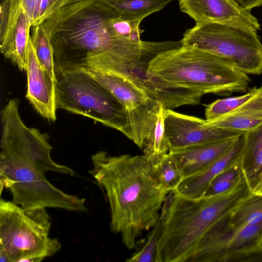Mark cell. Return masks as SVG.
<instances>
[{"instance_id": "1", "label": "cell", "mask_w": 262, "mask_h": 262, "mask_svg": "<svg viewBox=\"0 0 262 262\" xmlns=\"http://www.w3.org/2000/svg\"><path fill=\"white\" fill-rule=\"evenodd\" d=\"M19 104L18 99H11L1 111V193L8 189L12 201L25 209L86 211L84 199L64 192L46 178L48 171L71 176L75 171L53 160L49 136L26 125Z\"/></svg>"}, {"instance_id": "2", "label": "cell", "mask_w": 262, "mask_h": 262, "mask_svg": "<svg viewBox=\"0 0 262 262\" xmlns=\"http://www.w3.org/2000/svg\"><path fill=\"white\" fill-rule=\"evenodd\" d=\"M91 160L90 173L104 189L109 203L111 230L120 234L124 245L132 249L157 223L169 192L143 154L111 156L99 151Z\"/></svg>"}, {"instance_id": "3", "label": "cell", "mask_w": 262, "mask_h": 262, "mask_svg": "<svg viewBox=\"0 0 262 262\" xmlns=\"http://www.w3.org/2000/svg\"><path fill=\"white\" fill-rule=\"evenodd\" d=\"M118 12L98 0H70L42 25L53 49L56 75L81 71L92 57L139 45L119 36L111 19Z\"/></svg>"}, {"instance_id": "4", "label": "cell", "mask_w": 262, "mask_h": 262, "mask_svg": "<svg viewBox=\"0 0 262 262\" xmlns=\"http://www.w3.org/2000/svg\"><path fill=\"white\" fill-rule=\"evenodd\" d=\"M250 192L242 177L215 195L191 198L169 192L161 211L163 228L155 262L190 261L206 234Z\"/></svg>"}, {"instance_id": "5", "label": "cell", "mask_w": 262, "mask_h": 262, "mask_svg": "<svg viewBox=\"0 0 262 262\" xmlns=\"http://www.w3.org/2000/svg\"><path fill=\"white\" fill-rule=\"evenodd\" d=\"M147 73L203 95L228 96L248 91L250 79L227 60L196 48L182 45L156 55Z\"/></svg>"}, {"instance_id": "6", "label": "cell", "mask_w": 262, "mask_h": 262, "mask_svg": "<svg viewBox=\"0 0 262 262\" xmlns=\"http://www.w3.org/2000/svg\"><path fill=\"white\" fill-rule=\"evenodd\" d=\"M50 217L45 208L25 209L0 200V262H40L61 248L49 236Z\"/></svg>"}, {"instance_id": "7", "label": "cell", "mask_w": 262, "mask_h": 262, "mask_svg": "<svg viewBox=\"0 0 262 262\" xmlns=\"http://www.w3.org/2000/svg\"><path fill=\"white\" fill-rule=\"evenodd\" d=\"M56 78L57 109L91 118L130 139L124 107L108 89L83 71L63 73Z\"/></svg>"}, {"instance_id": "8", "label": "cell", "mask_w": 262, "mask_h": 262, "mask_svg": "<svg viewBox=\"0 0 262 262\" xmlns=\"http://www.w3.org/2000/svg\"><path fill=\"white\" fill-rule=\"evenodd\" d=\"M181 41L223 58L247 75L262 73V43L257 33L217 23L196 24Z\"/></svg>"}, {"instance_id": "9", "label": "cell", "mask_w": 262, "mask_h": 262, "mask_svg": "<svg viewBox=\"0 0 262 262\" xmlns=\"http://www.w3.org/2000/svg\"><path fill=\"white\" fill-rule=\"evenodd\" d=\"M227 217L206 234L190 262L262 261V222L234 227Z\"/></svg>"}, {"instance_id": "10", "label": "cell", "mask_w": 262, "mask_h": 262, "mask_svg": "<svg viewBox=\"0 0 262 262\" xmlns=\"http://www.w3.org/2000/svg\"><path fill=\"white\" fill-rule=\"evenodd\" d=\"M82 71L100 83L118 99L126 113L130 139L143 149L153 133L161 103L121 77L90 69Z\"/></svg>"}, {"instance_id": "11", "label": "cell", "mask_w": 262, "mask_h": 262, "mask_svg": "<svg viewBox=\"0 0 262 262\" xmlns=\"http://www.w3.org/2000/svg\"><path fill=\"white\" fill-rule=\"evenodd\" d=\"M164 126L170 150L224 140L245 133L209 125L205 119L171 109H165Z\"/></svg>"}, {"instance_id": "12", "label": "cell", "mask_w": 262, "mask_h": 262, "mask_svg": "<svg viewBox=\"0 0 262 262\" xmlns=\"http://www.w3.org/2000/svg\"><path fill=\"white\" fill-rule=\"evenodd\" d=\"M181 11L196 24L217 23L257 33L260 26L250 11L234 0H178Z\"/></svg>"}, {"instance_id": "13", "label": "cell", "mask_w": 262, "mask_h": 262, "mask_svg": "<svg viewBox=\"0 0 262 262\" xmlns=\"http://www.w3.org/2000/svg\"><path fill=\"white\" fill-rule=\"evenodd\" d=\"M26 97L36 111L49 121L56 120V81L42 67L30 38L27 68Z\"/></svg>"}, {"instance_id": "14", "label": "cell", "mask_w": 262, "mask_h": 262, "mask_svg": "<svg viewBox=\"0 0 262 262\" xmlns=\"http://www.w3.org/2000/svg\"><path fill=\"white\" fill-rule=\"evenodd\" d=\"M241 136L172 149L168 153L176 162L184 179L207 168L227 152Z\"/></svg>"}, {"instance_id": "15", "label": "cell", "mask_w": 262, "mask_h": 262, "mask_svg": "<svg viewBox=\"0 0 262 262\" xmlns=\"http://www.w3.org/2000/svg\"><path fill=\"white\" fill-rule=\"evenodd\" d=\"M30 20L22 7L10 12L6 34L0 42L1 52L20 71H26L31 38Z\"/></svg>"}, {"instance_id": "16", "label": "cell", "mask_w": 262, "mask_h": 262, "mask_svg": "<svg viewBox=\"0 0 262 262\" xmlns=\"http://www.w3.org/2000/svg\"><path fill=\"white\" fill-rule=\"evenodd\" d=\"M243 135L227 152L201 172L184 179L173 191L188 197L203 196L214 179L238 161L244 142Z\"/></svg>"}, {"instance_id": "17", "label": "cell", "mask_w": 262, "mask_h": 262, "mask_svg": "<svg viewBox=\"0 0 262 262\" xmlns=\"http://www.w3.org/2000/svg\"><path fill=\"white\" fill-rule=\"evenodd\" d=\"M206 123L218 127L245 133L262 123V85L257 93L232 112Z\"/></svg>"}, {"instance_id": "18", "label": "cell", "mask_w": 262, "mask_h": 262, "mask_svg": "<svg viewBox=\"0 0 262 262\" xmlns=\"http://www.w3.org/2000/svg\"><path fill=\"white\" fill-rule=\"evenodd\" d=\"M239 155V167L251 191L262 172V123L245 132Z\"/></svg>"}, {"instance_id": "19", "label": "cell", "mask_w": 262, "mask_h": 262, "mask_svg": "<svg viewBox=\"0 0 262 262\" xmlns=\"http://www.w3.org/2000/svg\"><path fill=\"white\" fill-rule=\"evenodd\" d=\"M127 19L143 20L160 11L172 0H98Z\"/></svg>"}, {"instance_id": "20", "label": "cell", "mask_w": 262, "mask_h": 262, "mask_svg": "<svg viewBox=\"0 0 262 262\" xmlns=\"http://www.w3.org/2000/svg\"><path fill=\"white\" fill-rule=\"evenodd\" d=\"M262 222V195L251 191L227 217L231 227L251 225Z\"/></svg>"}, {"instance_id": "21", "label": "cell", "mask_w": 262, "mask_h": 262, "mask_svg": "<svg viewBox=\"0 0 262 262\" xmlns=\"http://www.w3.org/2000/svg\"><path fill=\"white\" fill-rule=\"evenodd\" d=\"M165 108L160 104L153 133L143 147V155L153 165L168 153L170 146L165 132Z\"/></svg>"}, {"instance_id": "22", "label": "cell", "mask_w": 262, "mask_h": 262, "mask_svg": "<svg viewBox=\"0 0 262 262\" xmlns=\"http://www.w3.org/2000/svg\"><path fill=\"white\" fill-rule=\"evenodd\" d=\"M31 38L39 62L51 77L56 81L53 49L50 38L42 24L33 27Z\"/></svg>"}, {"instance_id": "23", "label": "cell", "mask_w": 262, "mask_h": 262, "mask_svg": "<svg viewBox=\"0 0 262 262\" xmlns=\"http://www.w3.org/2000/svg\"><path fill=\"white\" fill-rule=\"evenodd\" d=\"M258 90V88L254 87L248 89L243 95L217 99L206 106L205 120H213L232 112L252 97Z\"/></svg>"}, {"instance_id": "24", "label": "cell", "mask_w": 262, "mask_h": 262, "mask_svg": "<svg viewBox=\"0 0 262 262\" xmlns=\"http://www.w3.org/2000/svg\"><path fill=\"white\" fill-rule=\"evenodd\" d=\"M154 165L159 180L169 192L175 190L183 180L176 162L169 153Z\"/></svg>"}, {"instance_id": "25", "label": "cell", "mask_w": 262, "mask_h": 262, "mask_svg": "<svg viewBox=\"0 0 262 262\" xmlns=\"http://www.w3.org/2000/svg\"><path fill=\"white\" fill-rule=\"evenodd\" d=\"M163 218L160 216L148 236L146 242L141 249L126 261L128 262H151L155 261L158 245L162 235Z\"/></svg>"}, {"instance_id": "26", "label": "cell", "mask_w": 262, "mask_h": 262, "mask_svg": "<svg viewBox=\"0 0 262 262\" xmlns=\"http://www.w3.org/2000/svg\"><path fill=\"white\" fill-rule=\"evenodd\" d=\"M141 19H127L117 14L111 20L115 33L120 37L134 42H140L143 30L140 28Z\"/></svg>"}, {"instance_id": "27", "label": "cell", "mask_w": 262, "mask_h": 262, "mask_svg": "<svg viewBox=\"0 0 262 262\" xmlns=\"http://www.w3.org/2000/svg\"><path fill=\"white\" fill-rule=\"evenodd\" d=\"M70 0H41L37 18L32 27L41 24L53 15L58 12Z\"/></svg>"}, {"instance_id": "28", "label": "cell", "mask_w": 262, "mask_h": 262, "mask_svg": "<svg viewBox=\"0 0 262 262\" xmlns=\"http://www.w3.org/2000/svg\"><path fill=\"white\" fill-rule=\"evenodd\" d=\"M41 0H10V12H13L22 7L27 14L31 26L38 15Z\"/></svg>"}, {"instance_id": "29", "label": "cell", "mask_w": 262, "mask_h": 262, "mask_svg": "<svg viewBox=\"0 0 262 262\" xmlns=\"http://www.w3.org/2000/svg\"><path fill=\"white\" fill-rule=\"evenodd\" d=\"M10 0H3L0 4V42L6 34L10 16Z\"/></svg>"}, {"instance_id": "30", "label": "cell", "mask_w": 262, "mask_h": 262, "mask_svg": "<svg viewBox=\"0 0 262 262\" xmlns=\"http://www.w3.org/2000/svg\"><path fill=\"white\" fill-rule=\"evenodd\" d=\"M243 9L251 11L253 8L262 6V0H234Z\"/></svg>"}, {"instance_id": "31", "label": "cell", "mask_w": 262, "mask_h": 262, "mask_svg": "<svg viewBox=\"0 0 262 262\" xmlns=\"http://www.w3.org/2000/svg\"><path fill=\"white\" fill-rule=\"evenodd\" d=\"M252 192L257 194L262 195V172L259 175Z\"/></svg>"}, {"instance_id": "32", "label": "cell", "mask_w": 262, "mask_h": 262, "mask_svg": "<svg viewBox=\"0 0 262 262\" xmlns=\"http://www.w3.org/2000/svg\"><path fill=\"white\" fill-rule=\"evenodd\" d=\"M260 248L262 251V239H261V241L260 242Z\"/></svg>"}]
</instances>
